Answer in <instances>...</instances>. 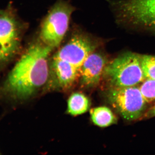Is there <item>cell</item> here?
Listing matches in <instances>:
<instances>
[{
    "label": "cell",
    "instance_id": "3",
    "mask_svg": "<svg viewBox=\"0 0 155 155\" xmlns=\"http://www.w3.org/2000/svg\"><path fill=\"white\" fill-rule=\"evenodd\" d=\"M107 98L112 107L128 121L140 118L146 109L147 103L137 86L110 87Z\"/></svg>",
    "mask_w": 155,
    "mask_h": 155
},
{
    "label": "cell",
    "instance_id": "4",
    "mask_svg": "<svg viewBox=\"0 0 155 155\" xmlns=\"http://www.w3.org/2000/svg\"><path fill=\"white\" fill-rule=\"evenodd\" d=\"M72 11V7L63 2L53 7L42 25L40 36L43 43L53 49L58 47L67 33Z\"/></svg>",
    "mask_w": 155,
    "mask_h": 155
},
{
    "label": "cell",
    "instance_id": "1",
    "mask_svg": "<svg viewBox=\"0 0 155 155\" xmlns=\"http://www.w3.org/2000/svg\"><path fill=\"white\" fill-rule=\"evenodd\" d=\"M53 48L41 41L31 45L0 87V96L24 100L46 83L48 57Z\"/></svg>",
    "mask_w": 155,
    "mask_h": 155
},
{
    "label": "cell",
    "instance_id": "2",
    "mask_svg": "<svg viewBox=\"0 0 155 155\" xmlns=\"http://www.w3.org/2000/svg\"><path fill=\"white\" fill-rule=\"evenodd\" d=\"M110 87L137 86L146 79L141 56L127 53L107 63L103 76Z\"/></svg>",
    "mask_w": 155,
    "mask_h": 155
},
{
    "label": "cell",
    "instance_id": "11",
    "mask_svg": "<svg viewBox=\"0 0 155 155\" xmlns=\"http://www.w3.org/2000/svg\"><path fill=\"white\" fill-rule=\"evenodd\" d=\"M90 106V102L86 96L80 93H75L68 100L67 111L72 116H78L86 113Z\"/></svg>",
    "mask_w": 155,
    "mask_h": 155
},
{
    "label": "cell",
    "instance_id": "5",
    "mask_svg": "<svg viewBox=\"0 0 155 155\" xmlns=\"http://www.w3.org/2000/svg\"><path fill=\"white\" fill-rule=\"evenodd\" d=\"M117 7L122 21L155 31V0H124Z\"/></svg>",
    "mask_w": 155,
    "mask_h": 155
},
{
    "label": "cell",
    "instance_id": "10",
    "mask_svg": "<svg viewBox=\"0 0 155 155\" xmlns=\"http://www.w3.org/2000/svg\"><path fill=\"white\" fill-rule=\"evenodd\" d=\"M92 121L99 127H108L116 124L117 119L110 109L101 107L92 109L90 112Z\"/></svg>",
    "mask_w": 155,
    "mask_h": 155
},
{
    "label": "cell",
    "instance_id": "6",
    "mask_svg": "<svg viewBox=\"0 0 155 155\" xmlns=\"http://www.w3.org/2000/svg\"><path fill=\"white\" fill-rule=\"evenodd\" d=\"M93 42L82 35H75L56 53L54 58L72 64L80 70L86 58L95 49Z\"/></svg>",
    "mask_w": 155,
    "mask_h": 155
},
{
    "label": "cell",
    "instance_id": "13",
    "mask_svg": "<svg viewBox=\"0 0 155 155\" xmlns=\"http://www.w3.org/2000/svg\"><path fill=\"white\" fill-rule=\"evenodd\" d=\"M141 63L146 78L155 80V56H141Z\"/></svg>",
    "mask_w": 155,
    "mask_h": 155
},
{
    "label": "cell",
    "instance_id": "12",
    "mask_svg": "<svg viewBox=\"0 0 155 155\" xmlns=\"http://www.w3.org/2000/svg\"><path fill=\"white\" fill-rule=\"evenodd\" d=\"M139 87L147 103L155 102V79L146 78Z\"/></svg>",
    "mask_w": 155,
    "mask_h": 155
},
{
    "label": "cell",
    "instance_id": "14",
    "mask_svg": "<svg viewBox=\"0 0 155 155\" xmlns=\"http://www.w3.org/2000/svg\"><path fill=\"white\" fill-rule=\"evenodd\" d=\"M155 116V104L153 106V107L150 109L146 113V117H153Z\"/></svg>",
    "mask_w": 155,
    "mask_h": 155
},
{
    "label": "cell",
    "instance_id": "7",
    "mask_svg": "<svg viewBox=\"0 0 155 155\" xmlns=\"http://www.w3.org/2000/svg\"><path fill=\"white\" fill-rule=\"evenodd\" d=\"M19 29L16 20L8 14L0 16V63L9 61L18 49Z\"/></svg>",
    "mask_w": 155,
    "mask_h": 155
},
{
    "label": "cell",
    "instance_id": "8",
    "mask_svg": "<svg viewBox=\"0 0 155 155\" xmlns=\"http://www.w3.org/2000/svg\"><path fill=\"white\" fill-rule=\"evenodd\" d=\"M107 62L104 57L97 53H92L81 67V83L87 87L96 86L104 75Z\"/></svg>",
    "mask_w": 155,
    "mask_h": 155
},
{
    "label": "cell",
    "instance_id": "9",
    "mask_svg": "<svg viewBox=\"0 0 155 155\" xmlns=\"http://www.w3.org/2000/svg\"><path fill=\"white\" fill-rule=\"evenodd\" d=\"M52 69L58 84L62 87L72 85L80 73V70L72 64L56 58H53Z\"/></svg>",
    "mask_w": 155,
    "mask_h": 155
}]
</instances>
